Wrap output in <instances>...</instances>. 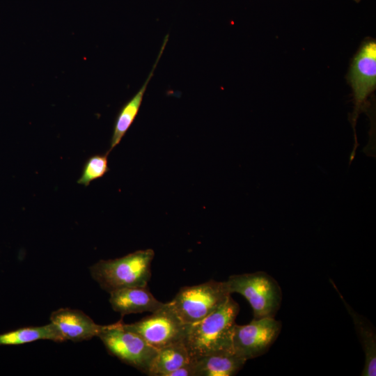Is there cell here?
<instances>
[{
    "instance_id": "277c9868",
    "label": "cell",
    "mask_w": 376,
    "mask_h": 376,
    "mask_svg": "<svg viewBox=\"0 0 376 376\" xmlns=\"http://www.w3.org/2000/svg\"><path fill=\"white\" fill-rule=\"evenodd\" d=\"M230 295L226 281L210 280L182 288L169 304L183 322L191 324L212 313Z\"/></svg>"
},
{
    "instance_id": "4fadbf2b",
    "label": "cell",
    "mask_w": 376,
    "mask_h": 376,
    "mask_svg": "<svg viewBox=\"0 0 376 376\" xmlns=\"http://www.w3.org/2000/svg\"><path fill=\"white\" fill-rule=\"evenodd\" d=\"M191 360L184 341L171 344L157 350L150 362L147 374L168 376L170 373Z\"/></svg>"
},
{
    "instance_id": "9a60e30c",
    "label": "cell",
    "mask_w": 376,
    "mask_h": 376,
    "mask_svg": "<svg viewBox=\"0 0 376 376\" xmlns=\"http://www.w3.org/2000/svg\"><path fill=\"white\" fill-rule=\"evenodd\" d=\"M40 340H48L57 343L65 341L64 338L52 322L38 327H26L0 334V346L20 345Z\"/></svg>"
},
{
    "instance_id": "e0dca14e",
    "label": "cell",
    "mask_w": 376,
    "mask_h": 376,
    "mask_svg": "<svg viewBox=\"0 0 376 376\" xmlns=\"http://www.w3.org/2000/svg\"><path fill=\"white\" fill-rule=\"evenodd\" d=\"M168 376H196L194 360L170 373Z\"/></svg>"
},
{
    "instance_id": "52a82bcc",
    "label": "cell",
    "mask_w": 376,
    "mask_h": 376,
    "mask_svg": "<svg viewBox=\"0 0 376 376\" xmlns=\"http://www.w3.org/2000/svg\"><path fill=\"white\" fill-rule=\"evenodd\" d=\"M346 79L353 95V127L361 109L376 88V41L366 38L361 44L350 65Z\"/></svg>"
},
{
    "instance_id": "5b68a950",
    "label": "cell",
    "mask_w": 376,
    "mask_h": 376,
    "mask_svg": "<svg viewBox=\"0 0 376 376\" xmlns=\"http://www.w3.org/2000/svg\"><path fill=\"white\" fill-rule=\"evenodd\" d=\"M97 337L110 354L147 374L157 350L139 334L127 329L122 320L104 325Z\"/></svg>"
},
{
    "instance_id": "ba28073f",
    "label": "cell",
    "mask_w": 376,
    "mask_h": 376,
    "mask_svg": "<svg viewBox=\"0 0 376 376\" xmlns=\"http://www.w3.org/2000/svg\"><path fill=\"white\" fill-rule=\"evenodd\" d=\"M274 318H253L249 324H235L233 334L234 354L246 361L266 353L281 331Z\"/></svg>"
},
{
    "instance_id": "5bb4252c",
    "label": "cell",
    "mask_w": 376,
    "mask_h": 376,
    "mask_svg": "<svg viewBox=\"0 0 376 376\" xmlns=\"http://www.w3.org/2000/svg\"><path fill=\"white\" fill-rule=\"evenodd\" d=\"M194 360L196 376H233L246 361L235 354H212Z\"/></svg>"
},
{
    "instance_id": "9c48e42d",
    "label": "cell",
    "mask_w": 376,
    "mask_h": 376,
    "mask_svg": "<svg viewBox=\"0 0 376 376\" xmlns=\"http://www.w3.org/2000/svg\"><path fill=\"white\" fill-rule=\"evenodd\" d=\"M50 322L57 328L65 341L80 342L97 336L104 325L96 324L83 311L61 308L52 313Z\"/></svg>"
},
{
    "instance_id": "6da1fadb",
    "label": "cell",
    "mask_w": 376,
    "mask_h": 376,
    "mask_svg": "<svg viewBox=\"0 0 376 376\" xmlns=\"http://www.w3.org/2000/svg\"><path fill=\"white\" fill-rule=\"evenodd\" d=\"M239 312V304L230 296L212 313L189 324L185 344L191 358L234 354L233 334Z\"/></svg>"
},
{
    "instance_id": "7a4b0ae2",
    "label": "cell",
    "mask_w": 376,
    "mask_h": 376,
    "mask_svg": "<svg viewBox=\"0 0 376 376\" xmlns=\"http://www.w3.org/2000/svg\"><path fill=\"white\" fill-rule=\"evenodd\" d=\"M155 252L138 250L121 258L101 260L90 268L92 278L102 289L112 291L130 287H146L151 276Z\"/></svg>"
},
{
    "instance_id": "8fae6325",
    "label": "cell",
    "mask_w": 376,
    "mask_h": 376,
    "mask_svg": "<svg viewBox=\"0 0 376 376\" xmlns=\"http://www.w3.org/2000/svg\"><path fill=\"white\" fill-rule=\"evenodd\" d=\"M168 40L169 34L164 37L156 61L154 63L152 68L143 84L136 92V93L121 107L118 113L111 138L110 148L107 152L109 153L110 151L112 150L120 142L136 118L139 111L148 84L154 75L155 70L163 54Z\"/></svg>"
},
{
    "instance_id": "7c38bea8",
    "label": "cell",
    "mask_w": 376,
    "mask_h": 376,
    "mask_svg": "<svg viewBox=\"0 0 376 376\" xmlns=\"http://www.w3.org/2000/svg\"><path fill=\"white\" fill-rule=\"evenodd\" d=\"M331 281V280H330ZM333 286L338 292L339 297L352 317L354 325L363 347L365 354V363L361 372L362 376L376 375V334L373 325L368 319L355 312L345 301L342 295L338 292L336 285L331 281Z\"/></svg>"
},
{
    "instance_id": "8992f818",
    "label": "cell",
    "mask_w": 376,
    "mask_h": 376,
    "mask_svg": "<svg viewBox=\"0 0 376 376\" xmlns=\"http://www.w3.org/2000/svg\"><path fill=\"white\" fill-rule=\"evenodd\" d=\"M189 326L180 320L169 302L138 322L124 323L127 329L139 334L157 350L171 344L185 342Z\"/></svg>"
},
{
    "instance_id": "30bf717a",
    "label": "cell",
    "mask_w": 376,
    "mask_h": 376,
    "mask_svg": "<svg viewBox=\"0 0 376 376\" xmlns=\"http://www.w3.org/2000/svg\"><path fill=\"white\" fill-rule=\"evenodd\" d=\"M109 303L123 316L130 313H153L165 303L157 300L146 287H130L111 292Z\"/></svg>"
},
{
    "instance_id": "3957f363",
    "label": "cell",
    "mask_w": 376,
    "mask_h": 376,
    "mask_svg": "<svg viewBox=\"0 0 376 376\" xmlns=\"http://www.w3.org/2000/svg\"><path fill=\"white\" fill-rule=\"evenodd\" d=\"M226 283L232 293L242 295L251 305L253 318H274L282 301V290L274 278L260 271L230 275Z\"/></svg>"
},
{
    "instance_id": "2e32d148",
    "label": "cell",
    "mask_w": 376,
    "mask_h": 376,
    "mask_svg": "<svg viewBox=\"0 0 376 376\" xmlns=\"http://www.w3.org/2000/svg\"><path fill=\"white\" fill-rule=\"evenodd\" d=\"M108 155L109 152H107L104 155H95L90 157L84 165L77 183L88 187L92 181L104 176L109 171Z\"/></svg>"
},
{
    "instance_id": "ac0fdd59",
    "label": "cell",
    "mask_w": 376,
    "mask_h": 376,
    "mask_svg": "<svg viewBox=\"0 0 376 376\" xmlns=\"http://www.w3.org/2000/svg\"><path fill=\"white\" fill-rule=\"evenodd\" d=\"M356 3H359L361 0H354Z\"/></svg>"
}]
</instances>
